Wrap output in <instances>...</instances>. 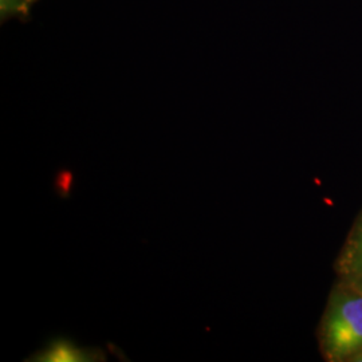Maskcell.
I'll use <instances>...</instances> for the list:
<instances>
[{
    "mask_svg": "<svg viewBox=\"0 0 362 362\" xmlns=\"http://www.w3.org/2000/svg\"><path fill=\"white\" fill-rule=\"evenodd\" d=\"M325 348L334 358L362 349V294H345L332 305L324 326Z\"/></svg>",
    "mask_w": 362,
    "mask_h": 362,
    "instance_id": "cell-1",
    "label": "cell"
},
{
    "mask_svg": "<svg viewBox=\"0 0 362 362\" xmlns=\"http://www.w3.org/2000/svg\"><path fill=\"white\" fill-rule=\"evenodd\" d=\"M104 350L98 348H81L66 338H55L47 346L33 354L27 361L77 362L105 361Z\"/></svg>",
    "mask_w": 362,
    "mask_h": 362,
    "instance_id": "cell-2",
    "label": "cell"
},
{
    "mask_svg": "<svg viewBox=\"0 0 362 362\" xmlns=\"http://www.w3.org/2000/svg\"><path fill=\"white\" fill-rule=\"evenodd\" d=\"M74 187V173L69 169H61L54 177V191L62 199H69Z\"/></svg>",
    "mask_w": 362,
    "mask_h": 362,
    "instance_id": "cell-3",
    "label": "cell"
},
{
    "mask_svg": "<svg viewBox=\"0 0 362 362\" xmlns=\"http://www.w3.org/2000/svg\"><path fill=\"white\" fill-rule=\"evenodd\" d=\"M351 262H353L354 272H357V275L361 278L362 281V227L360 233L357 235V238H356V242H354Z\"/></svg>",
    "mask_w": 362,
    "mask_h": 362,
    "instance_id": "cell-4",
    "label": "cell"
},
{
    "mask_svg": "<svg viewBox=\"0 0 362 362\" xmlns=\"http://www.w3.org/2000/svg\"><path fill=\"white\" fill-rule=\"evenodd\" d=\"M19 0H1V11H11L18 8Z\"/></svg>",
    "mask_w": 362,
    "mask_h": 362,
    "instance_id": "cell-5",
    "label": "cell"
},
{
    "mask_svg": "<svg viewBox=\"0 0 362 362\" xmlns=\"http://www.w3.org/2000/svg\"><path fill=\"white\" fill-rule=\"evenodd\" d=\"M358 360H360V361H362V354H361V357H360V358H358Z\"/></svg>",
    "mask_w": 362,
    "mask_h": 362,
    "instance_id": "cell-6",
    "label": "cell"
}]
</instances>
